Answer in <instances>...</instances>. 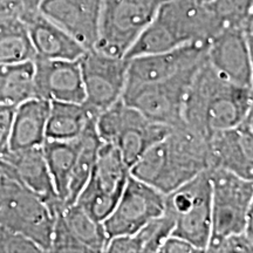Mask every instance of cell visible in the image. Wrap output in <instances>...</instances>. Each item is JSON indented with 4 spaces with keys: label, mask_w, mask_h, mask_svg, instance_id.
<instances>
[{
    "label": "cell",
    "mask_w": 253,
    "mask_h": 253,
    "mask_svg": "<svg viewBox=\"0 0 253 253\" xmlns=\"http://www.w3.org/2000/svg\"><path fill=\"white\" fill-rule=\"evenodd\" d=\"M14 107L11 104L0 103V156L8 151Z\"/></svg>",
    "instance_id": "31"
},
{
    "label": "cell",
    "mask_w": 253,
    "mask_h": 253,
    "mask_svg": "<svg viewBox=\"0 0 253 253\" xmlns=\"http://www.w3.org/2000/svg\"><path fill=\"white\" fill-rule=\"evenodd\" d=\"M172 230V217L164 211L161 216L154 218L132 235L137 243L140 253H158L161 245L171 235Z\"/></svg>",
    "instance_id": "27"
},
{
    "label": "cell",
    "mask_w": 253,
    "mask_h": 253,
    "mask_svg": "<svg viewBox=\"0 0 253 253\" xmlns=\"http://www.w3.org/2000/svg\"><path fill=\"white\" fill-rule=\"evenodd\" d=\"M49 101L33 96L14 107L8 151L41 147L46 140Z\"/></svg>",
    "instance_id": "21"
},
{
    "label": "cell",
    "mask_w": 253,
    "mask_h": 253,
    "mask_svg": "<svg viewBox=\"0 0 253 253\" xmlns=\"http://www.w3.org/2000/svg\"><path fill=\"white\" fill-rule=\"evenodd\" d=\"M253 251V237L248 233H233L219 239L209 242L207 251L217 253H251Z\"/></svg>",
    "instance_id": "30"
},
{
    "label": "cell",
    "mask_w": 253,
    "mask_h": 253,
    "mask_svg": "<svg viewBox=\"0 0 253 253\" xmlns=\"http://www.w3.org/2000/svg\"><path fill=\"white\" fill-rule=\"evenodd\" d=\"M20 18L26 26L36 58L78 60L87 50L38 9L25 11Z\"/></svg>",
    "instance_id": "19"
},
{
    "label": "cell",
    "mask_w": 253,
    "mask_h": 253,
    "mask_svg": "<svg viewBox=\"0 0 253 253\" xmlns=\"http://www.w3.org/2000/svg\"><path fill=\"white\" fill-rule=\"evenodd\" d=\"M195 1L202 2V4H210V2L212 1V0H195Z\"/></svg>",
    "instance_id": "34"
},
{
    "label": "cell",
    "mask_w": 253,
    "mask_h": 253,
    "mask_svg": "<svg viewBox=\"0 0 253 253\" xmlns=\"http://www.w3.org/2000/svg\"><path fill=\"white\" fill-rule=\"evenodd\" d=\"M41 148L56 195L61 204H65L73 167L80 148V137L67 141L45 140Z\"/></svg>",
    "instance_id": "23"
},
{
    "label": "cell",
    "mask_w": 253,
    "mask_h": 253,
    "mask_svg": "<svg viewBox=\"0 0 253 253\" xmlns=\"http://www.w3.org/2000/svg\"><path fill=\"white\" fill-rule=\"evenodd\" d=\"M166 209V195L130 175L109 216L102 221L109 238L132 235Z\"/></svg>",
    "instance_id": "12"
},
{
    "label": "cell",
    "mask_w": 253,
    "mask_h": 253,
    "mask_svg": "<svg viewBox=\"0 0 253 253\" xmlns=\"http://www.w3.org/2000/svg\"><path fill=\"white\" fill-rule=\"evenodd\" d=\"M34 58L33 47L21 18L0 17V65L31 61Z\"/></svg>",
    "instance_id": "24"
},
{
    "label": "cell",
    "mask_w": 253,
    "mask_h": 253,
    "mask_svg": "<svg viewBox=\"0 0 253 253\" xmlns=\"http://www.w3.org/2000/svg\"><path fill=\"white\" fill-rule=\"evenodd\" d=\"M223 28L209 4L164 0L126 59L170 50L192 42H209Z\"/></svg>",
    "instance_id": "3"
},
{
    "label": "cell",
    "mask_w": 253,
    "mask_h": 253,
    "mask_svg": "<svg viewBox=\"0 0 253 253\" xmlns=\"http://www.w3.org/2000/svg\"><path fill=\"white\" fill-rule=\"evenodd\" d=\"M209 5L223 27H244L253 19V0H212Z\"/></svg>",
    "instance_id": "28"
},
{
    "label": "cell",
    "mask_w": 253,
    "mask_h": 253,
    "mask_svg": "<svg viewBox=\"0 0 253 253\" xmlns=\"http://www.w3.org/2000/svg\"><path fill=\"white\" fill-rule=\"evenodd\" d=\"M34 96L60 102L84 101L80 59H41L34 58Z\"/></svg>",
    "instance_id": "16"
},
{
    "label": "cell",
    "mask_w": 253,
    "mask_h": 253,
    "mask_svg": "<svg viewBox=\"0 0 253 253\" xmlns=\"http://www.w3.org/2000/svg\"><path fill=\"white\" fill-rule=\"evenodd\" d=\"M252 112L253 88L221 77L205 59L186 94L183 126L208 138L214 131L239 125Z\"/></svg>",
    "instance_id": "1"
},
{
    "label": "cell",
    "mask_w": 253,
    "mask_h": 253,
    "mask_svg": "<svg viewBox=\"0 0 253 253\" xmlns=\"http://www.w3.org/2000/svg\"><path fill=\"white\" fill-rule=\"evenodd\" d=\"M210 169L208 138L181 126L148 148L130 175L167 195Z\"/></svg>",
    "instance_id": "2"
},
{
    "label": "cell",
    "mask_w": 253,
    "mask_h": 253,
    "mask_svg": "<svg viewBox=\"0 0 253 253\" xmlns=\"http://www.w3.org/2000/svg\"><path fill=\"white\" fill-rule=\"evenodd\" d=\"M171 129L150 121L122 99L101 112L95 122L100 141L116 147L129 168L148 148L166 137Z\"/></svg>",
    "instance_id": "4"
},
{
    "label": "cell",
    "mask_w": 253,
    "mask_h": 253,
    "mask_svg": "<svg viewBox=\"0 0 253 253\" xmlns=\"http://www.w3.org/2000/svg\"><path fill=\"white\" fill-rule=\"evenodd\" d=\"M54 212L17 177L0 181V224L17 231L48 252Z\"/></svg>",
    "instance_id": "7"
},
{
    "label": "cell",
    "mask_w": 253,
    "mask_h": 253,
    "mask_svg": "<svg viewBox=\"0 0 253 253\" xmlns=\"http://www.w3.org/2000/svg\"><path fill=\"white\" fill-rule=\"evenodd\" d=\"M33 60L0 65V103L17 106L34 96Z\"/></svg>",
    "instance_id": "25"
},
{
    "label": "cell",
    "mask_w": 253,
    "mask_h": 253,
    "mask_svg": "<svg viewBox=\"0 0 253 253\" xmlns=\"http://www.w3.org/2000/svg\"><path fill=\"white\" fill-rule=\"evenodd\" d=\"M164 0H102L94 49L126 58Z\"/></svg>",
    "instance_id": "8"
},
{
    "label": "cell",
    "mask_w": 253,
    "mask_h": 253,
    "mask_svg": "<svg viewBox=\"0 0 253 253\" xmlns=\"http://www.w3.org/2000/svg\"><path fill=\"white\" fill-rule=\"evenodd\" d=\"M211 181V237L209 242L233 233L252 236L253 179L223 169L209 170Z\"/></svg>",
    "instance_id": "5"
},
{
    "label": "cell",
    "mask_w": 253,
    "mask_h": 253,
    "mask_svg": "<svg viewBox=\"0 0 253 253\" xmlns=\"http://www.w3.org/2000/svg\"><path fill=\"white\" fill-rule=\"evenodd\" d=\"M211 169H223L253 179V112L239 125L208 137Z\"/></svg>",
    "instance_id": "15"
},
{
    "label": "cell",
    "mask_w": 253,
    "mask_h": 253,
    "mask_svg": "<svg viewBox=\"0 0 253 253\" xmlns=\"http://www.w3.org/2000/svg\"><path fill=\"white\" fill-rule=\"evenodd\" d=\"M101 5L102 0H41L38 11L88 50L99 37Z\"/></svg>",
    "instance_id": "18"
},
{
    "label": "cell",
    "mask_w": 253,
    "mask_h": 253,
    "mask_svg": "<svg viewBox=\"0 0 253 253\" xmlns=\"http://www.w3.org/2000/svg\"><path fill=\"white\" fill-rule=\"evenodd\" d=\"M107 243L102 221L94 219L77 203L55 209L48 252L102 253Z\"/></svg>",
    "instance_id": "13"
},
{
    "label": "cell",
    "mask_w": 253,
    "mask_h": 253,
    "mask_svg": "<svg viewBox=\"0 0 253 253\" xmlns=\"http://www.w3.org/2000/svg\"><path fill=\"white\" fill-rule=\"evenodd\" d=\"M41 253V250L30 238L0 224V253Z\"/></svg>",
    "instance_id": "29"
},
{
    "label": "cell",
    "mask_w": 253,
    "mask_h": 253,
    "mask_svg": "<svg viewBox=\"0 0 253 253\" xmlns=\"http://www.w3.org/2000/svg\"><path fill=\"white\" fill-rule=\"evenodd\" d=\"M95 122L96 120L91 122L84 131V134L80 136V148H79L75 164L73 167L71 181L68 185L67 199L62 205L75 203L79 194L81 192L82 188L86 185L94 168L97 151L101 145V141L95 130Z\"/></svg>",
    "instance_id": "26"
},
{
    "label": "cell",
    "mask_w": 253,
    "mask_h": 253,
    "mask_svg": "<svg viewBox=\"0 0 253 253\" xmlns=\"http://www.w3.org/2000/svg\"><path fill=\"white\" fill-rule=\"evenodd\" d=\"M97 118L88 107L78 102H49L46 140H75Z\"/></svg>",
    "instance_id": "22"
},
{
    "label": "cell",
    "mask_w": 253,
    "mask_h": 253,
    "mask_svg": "<svg viewBox=\"0 0 253 253\" xmlns=\"http://www.w3.org/2000/svg\"><path fill=\"white\" fill-rule=\"evenodd\" d=\"M129 177L130 168L116 147L101 142L89 178L75 203L94 219L103 221L118 203Z\"/></svg>",
    "instance_id": "10"
},
{
    "label": "cell",
    "mask_w": 253,
    "mask_h": 253,
    "mask_svg": "<svg viewBox=\"0 0 253 253\" xmlns=\"http://www.w3.org/2000/svg\"><path fill=\"white\" fill-rule=\"evenodd\" d=\"M84 88V103L99 115L122 99L126 84L128 59L88 49L80 58Z\"/></svg>",
    "instance_id": "11"
},
{
    "label": "cell",
    "mask_w": 253,
    "mask_h": 253,
    "mask_svg": "<svg viewBox=\"0 0 253 253\" xmlns=\"http://www.w3.org/2000/svg\"><path fill=\"white\" fill-rule=\"evenodd\" d=\"M201 250L189 243L188 240L170 235L161 245L158 253H199Z\"/></svg>",
    "instance_id": "32"
},
{
    "label": "cell",
    "mask_w": 253,
    "mask_h": 253,
    "mask_svg": "<svg viewBox=\"0 0 253 253\" xmlns=\"http://www.w3.org/2000/svg\"><path fill=\"white\" fill-rule=\"evenodd\" d=\"M41 0H21L23 2L24 12L25 11H34V9H38V6H39Z\"/></svg>",
    "instance_id": "33"
},
{
    "label": "cell",
    "mask_w": 253,
    "mask_h": 253,
    "mask_svg": "<svg viewBox=\"0 0 253 253\" xmlns=\"http://www.w3.org/2000/svg\"><path fill=\"white\" fill-rule=\"evenodd\" d=\"M164 211L172 217L171 235L207 251L211 237V181L209 171L194 177L166 195Z\"/></svg>",
    "instance_id": "6"
},
{
    "label": "cell",
    "mask_w": 253,
    "mask_h": 253,
    "mask_svg": "<svg viewBox=\"0 0 253 253\" xmlns=\"http://www.w3.org/2000/svg\"><path fill=\"white\" fill-rule=\"evenodd\" d=\"M203 61L164 80L128 84L123 91L122 100L141 112L150 121L169 128L181 126L186 94L196 72Z\"/></svg>",
    "instance_id": "9"
},
{
    "label": "cell",
    "mask_w": 253,
    "mask_h": 253,
    "mask_svg": "<svg viewBox=\"0 0 253 253\" xmlns=\"http://www.w3.org/2000/svg\"><path fill=\"white\" fill-rule=\"evenodd\" d=\"M13 168L15 177L32 192L39 196L54 212L61 204L47 168L42 148L7 151L1 155Z\"/></svg>",
    "instance_id": "20"
},
{
    "label": "cell",
    "mask_w": 253,
    "mask_h": 253,
    "mask_svg": "<svg viewBox=\"0 0 253 253\" xmlns=\"http://www.w3.org/2000/svg\"><path fill=\"white\" fill-rule=\"evenodd\" d=\"M208 42H192L166 52L128 59L126 84H142L164 80L183 69L198 65L207 58Z\"/></svg>",
    "instance_id": "17"
},
{
    "label": "cell",
    "mask_w": 253,
    "mask_h": 253,
    "mask_svg": "<svg viewBox=\"0 0 253 253\" xmlns=\"http://www.w3.org/2000/svg\"><path fill=\"white\" fill-rule=\"evenodd\" d=\"M207 59L214 71L240 86L253 88L252 33L226 26L208 42Z\"/></svg>",
    "instance_id": "14"
}]
</instances>
